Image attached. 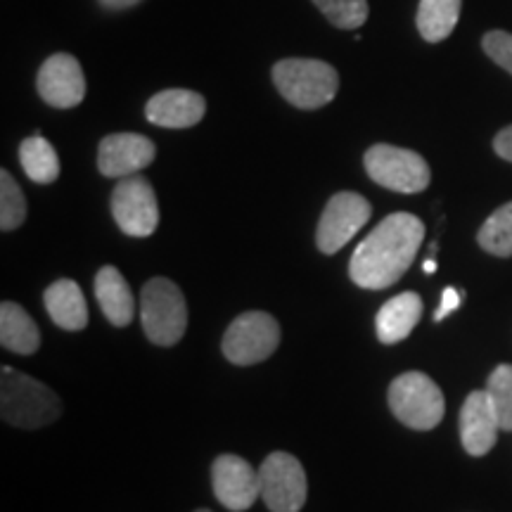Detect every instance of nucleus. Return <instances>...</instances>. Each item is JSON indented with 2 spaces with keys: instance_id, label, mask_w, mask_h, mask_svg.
I'll return each instance as SVG.
<instances>
[{
  "instance_id": "f257e3e1",
  "label": "nucleus",
  "mask_w": 512,
  "mask_h": 512,
  "mask_svg": "<svg viewBox=\"0 0 512 512\" xmlns=\"http://www.w3.org/2000/svg\"><path fill=\"white\" fill-rule=\"evenodd\" d=\"M422 240L425 223L418 216L406 211L389 214L351 256V280L363 290H384L399 283L403 273L411 268Z\"/></svg>"
},
{
  "instance_id": "f03ea898",
  "label": "nucleus",
  "mask_w": 512,
  "mask_h": 512,
  "mask_svg": "<svg viewBox=\"0 0 512 512\" xmlns=\"http://www.w3.org/2000/svg\"><path fill=\"white\" fill-rule=\"evenodd\" d=\"M0 415L8 425L38 430L60 418L62 401L43 382L5 366L0 377Z\"/></svg>"
},
{
  "instance_id": "7ed1b4c3",
  "label": "nucleus",
  "mask_w": 512,
  "mask_h": 512,
  "mask_svg": "<svg viewBox=\"0 0 512 512\" xmlns=\"http://www.w3.org/2000/svg\"><path fill=\"white\" fill-rule=\"evenodd\" d=\"M273 83L297 110H320L335 100L339 74L332 64L309 57H285L273 64Z\"/></svg>"
},
{
  "instance_id": "20e7f679",
  "label": "nucleus",
  "mask_w": 512,
  "mask_h": 512,
  "mask_svg": "<svg viewBox=\"0 0 512 512\" xmlns=\"http://www.w3.org/2000/svg\"><path fill=\"white\" fill-rule=\"evenodd\" d=\"M140 320L147 339L157 347H174L188 328L183 292L169 278H152L140 294Z\"/></svg>"
},
{
  "instance_id": "39448f33",
  "label": "nucleus",
  "mask_w": 512,
  "mask_h": 512,
  "mask_svg": "<svg viewBox=\"0 0 512 512\" xmlns=\"http://www.w3.org/2000/svg\"><path fill=\"white\" fill-rule=\"evenodd\" d=\"M389 408L411 430H434L444 418V394L425 373H403L389 387Z\"/></svg>"
},
{
  "instance_id": "423d86ee",
  "label": "nucleus",
  "mask_w": 512,
  "mask_h": 512,
  "mask_svg": "<svg viewBox=\"0 0 512 512\" xmlns=\"http://www.w3.org/2000/svg\"><path fill=\"white\" fill-rule=\"evenodd\" d=\"M368 176L382 188L403 192V195H415V192L427 190L432 181V171L418 152L406 150L396 145H373L363 157Z\"/></svg>"
},
{
  "instance_id": "0eeeda50",
  "label": "nucleus",
  "mask_w": 512,
  "mask_h": 512,
  "mask_svg": "<svg viewBox=\"0 0 512 512\" xmlns=\"http://www.w3.org/2000/svg\"><path fill=\"white\" fill-rule=\"evenodd\" d=\"M280 344V325L271 313L247 311L230 323L223 335V356L235 366L266 361Z\"/></svg>"
},
{
  "instance_id": "6e6552de",
  "label": "nucleus",
  "mask_w": 512,
  "mask_h": 512,
  "mask_svg": "<svg viewBox=\"0 0 512 512\" xmlns=\"http://www.w3.org/2000/svg\"><path fill=\"white\" fill-rule=\"evenodd\" d=\"M261 498L271 512H299L306 503L309 484L302 463L290 453L275 451L259 467Z\"/></svg>"
},
{
  "instance_id": "1a4fd4ad",
  "label": "nucleus",
  "mask_w": 512,
  "mask_h": 512,
  "mask_svg": "<svg viewBox=\"0 0 512 512\" xmlns=\"http://www.w3.org/2000/svg\"><path fill=\"white\" fill-rule=\"evenodd\" d=\"M112 216L117 226L131 238H150L159 223V204L145 176L119 178L112 190Z\"/></svg>"
},
{
  "instance_id": "9d476101",
  "label": "nucleus",
  "mask_w": 512,
  "mask_h": 512,
  "mask_svg": "<svg viewBox=\"0 0 512 512\" xmlns=\"http://www.w3.org/2000/svg\"><path fill=\"white\" fill-rule=\"evenodd\" d=\"M373 216V207L358 192H337L320 214L316 242L323 254H335L361 230Z\"/></svg>"
},
{
  "instance_id": "9b49d317",
  "label": "nucleus",
  "mask_w": 512,
  "mask_h": 512,
  "mask_svg": "<svg viewBox=\"0 0 512 512\" xmlns=\"http://www.w3.org/2000/svg\"><path fill=\"white\" fill-rule=\"evenodd\" d=\"M36 91L55 110H72L81 105V100L86 98V76L79 60L69 53L50 55L38 69Z\"/></svg>"
},
{
  "instance_id": "f8f14e48",
  "label": "nucleus",
  "mask_w": 512,
  "mask_h": 512,
  "mask_svg": "<svg viewBox=\"0 0 512 512\" xmlns=\"http://www.w3.org/2000/svg\"><path fill=\"white\" fill-rule=\"evenodd\" d=\"M211 484H214V494L219 498L223 508L242 512L249 510L261 496V482L259 472L247 463L245 458L233 456H219L211 465Z\"/></svg>"
},
{
  "instance_id": "ddd939ff",
  "label": "nucleus",
  "mask_w": 512,
  "mask_h": 512,
  "mask_svg": "<svg viewBox=\"0 0 512 512\" xmlns=\"http://www.w3.org/2000/svg\"><path fill=\"white\" fill-rule=\"evenodd\" d=\"M157 147L140 133H110L100 140L98 169L105 178H126L155 162Z\"/></svg>"
},
{
  "instance_id": "4468645a",
  "label": "nucleus",
  "mask_w": 512,
  "mask_h": 512,
  "mask_svg": "<svg viewBox=\"0 0 512 512\" xmlns=\"http://www.w3.org/2000/svg\"><path fill=\"white\" fill-rule=\"evenodd\" d=\"M501 422L491 406L489 394L472 392L460 408V441L470 456H486L496 446Z\"/></svg>"
},
{
  "instance_id": "2eb2a0df",
  "label": "nucleus",
  "mask_w": 512,
  "mask_h": 512,
  "mask_svg": "<svg viewBox=\"0 0 512 512\" xmlns=\"http://www.w3.org/2000/svg\"><path fill=\"white\" fill-rule=\"evenodd\" d=\"M207 112V102L200 93L185 88L159 91L147 100L145 117L150 124L162 128H190L197 126Z\"/></svg>"
},
{
  "instance_id": "dca6fc26",
  "label": "nucleus",
  "mask_w": 512,
  "mask_h": 512,
  "mask_svg": "<svg viewBox=\"0 0 512 512\" xmlns=\"http://www.w3.org/2000/svg\"><path fill=\"white\" fill-rule=\"evenodd\" d=\"M95 297L105 318L114 328H126L136 316V299L128 283L114 266H102L95 275Z\"/></svg>"
},
{
  "instance_id": "f3484780",
  "label": "nucleus",
  "mask_w": 512,
  "mask_h": 512,
  "mask_svg": "<svg viewBox=\"0 0 512 512\" xmlns=\"http://www.w3.org/2000/svg\"><path fill=\"white\" fill-rule=\"evenodd\" d=\"M420 316H422L420 294L415 292L396 294V297L389 299V302L380 309V313H377L375 318L377 339H380L382 344L403 342V339L411 335L415 325H418Z\"/></svg>"
},
{
  "instance_id": "a211bd4d",
  "label": "nucleus",
  "mask_w": 512,
  "mask_h": 512,
  "mask_svg": "<svg viewBox=\"0 0 512 512\" xmlns=\"http://www.w3.org/2000/svg\"><path fill=\"white\" fill-rule=\"evenodd\" d=\"M43 302H46L48 316L53 318V323L62 330H83L88 323V306L83 299L81 287L74 280L62 278L53 283L43 294Z\"/></svg>"
},
{
  "instance_id": "6ab92c4d",
  "label": "nucleus",
  "mask_w": 512,
  "mask_h": 512,
  "mask_svg": "<svg viewBox=\"0 0 512 512\" xmlns=\"http://www.w3.org/2000/svg\"><path fill=\"white\" fill-rule=\"evenodd\" d=\"M0 344L22 356L36 354L41 347V332L34 318L15 302H3L0 306Z\"/></svg>"
},
{
  "instance_id": "aec40b11",
  "label": "nucleus",
  "mask_w": 512,
  "mask_h": 512,
  "mask_svg": "<svg viewBox=\"0 0 512 512\" xmlns=\"http://www.w3.org/2000/svg\"><path fill=\"white\" fill-rule=\"evenodd\" d=\"M460 8H463V0H420L418 17H415L420 36L427 43L444 41L456 29Z\"/></svg>"
},
{
  "instance_id": "412c9836",
  "label": "nucleus",
  "mask_w": 512,
  "mask_h": 512,
  "mask_svg": "<svg viewBox=\"0 0 512 512\" xmlns=\"http://www.w3.org/2000/svg\"><path fill=\"white\" fill-rule=\"evenodd\" d=\"M19 162H22L24 174L38 185L55 183L60 176V157L55 147L43 136L24 138L19 145Z\"/></svg>"
},
{
  "instance_id": "4be33fe9",
  "label": "nucleus",
  "mask_w": 512,
  "mask_h": 512,
  "mask_svg": "<svg viewBox=\"0 0 512 512\" xmlns=\"http://www.w3.org/2000/svg\"><path fill=\"white\" fill-rule=\"evenodd\" d=\"M477 240L484 252L503 256V259L512 256V202L498 207L494 214L484 221V226L479 228Z\"/></svg>"
},
{
  "instance_id": "5701e85b",
  "label": "nucleus",
  "mask_w": 512,
  "mask_h": 512,
  "mask_svg": "<svg viewBox=\"0 0 512 512\" xmlns=\"http://www.w3.org/2000/svg\"><path fill=\"white\" fill-rule=\"evenodd\" d=\"M332 27L354 31L361 29L368 19V0H313Z\"/></svg>"
},
{
  "instance_id": "b1692460",
  "label": "nucleus",
  "mask_w": 512,
  "mask_h": 512,
  "mask_svg": "<svg viewBox=\"0 0 512 512\" xmlns=\"http://www.w3.org/2000/svg\"><path fill=\"white\" fill-rule=\"evenodd\" d=\"M27 219V200L10 171H0V228L5 233L19 228Z\"/></svg>"
},
{
  "instance_id": "393cba45",
  "label": "nucleus",
  "mask_w": 512,
  "mask_h": 512,
  "mask_svg": "<svg viewBox=\"0 0 512 512\" xmlns=\"http://www.w3.org/2000/svg\"><path fill=\"white\" fill-rule=\"evenodd\" d=\"M486 394H489L491 406L501 422V430L512 432V366L501 363L494 373H491L489 382H486Z\"/></svg>"
},
{
  "instance_id": "a878e982",
  "label": "nucleus",
  "mask_w": 512,
  "mask_h": 512,
  "mask_svg": "<svg viewBox=\"0 0 512 512\" xmlns=\"http://www.w3.org/2000/svg\"><path fill=\"white\" fill-rule=\"evenodd\" d=\"M482 48L498 67L512 74V34H508V31H489L482 38Z\"/></svg>"
},
{
  "instance_id": "bb28decb",
  "label": "nucleus",
  "mask_w": 512,
  "mask_h": 512,
  "mask_svg": "<svg viewBox=\"0 0 512 512\" xmlns=\"http://www.w3.org/2000/svg\"><path fill=\"white\" fill-rule=\"evenodd\" d=\"M460 302H463V297H460V292L456 290V287H446L444 294H441L439 309H437V313H434V320H437V323H439V320H444L446 316H451V313L460 306Z\"/></svg>"
},
{
  "instance_id": "cd10ccee",
  "label": "nucleus",
  "mask_w": 512,
  "mask_h": 512,
  "mask_svg": "<svg viewBox=\"0 0 512 512\" xmlns=\"http://www.w3.org/2000/svg\"><path fill=\"white\" fill-rule=\"evenodd\" d=\"M494 150H496L498 157L505 159V162H512V126L503 128V131L496 133Z\"/></svg>"
},
{
  "instance_id": "c85d7f7f",
  "label": "nucleus",
  "mask_w": 512,
  "mask_h": 512,
  "mask_svg": "<svg viewBox=\"0 0 512 512\" xmlns=\"http://www.w3.org/2000/svg\"><path fill=\"white\" fill-rule=\"evenodd\" d=\"M143 3V0H98V5L102 10H110V12H121V10H131L136 5Z\"/></svg>"
},
{
  "instance_id": "c756f323",
  "label": "nucleus",
  "mask_w": 512,
  "mask_h": 512,
  "mask_svg": "<svg viewBox=\"0 0 512 512\" xmlns=\"http://www.w3.org/2000/svg\"><path fill=\"white\" fill-rule=\"evenodd\" d=\"M422 271H425V273H434V271H437V261H434V259L425 261V266H422Z\"/></svg>"
},
{
  "instance_id": "7c9ffc66",
  "label": "nucleus",
  "mask_w": 512,
  "mask_h": 512,
  "mask_svg": "<svg viewBox=\"0 0 512 512\" xmlns=\"http://www.w3.org/2000/svg\"><path fill=\"white\" fill-rule=\"evenodd\" d=\"M195 512H211V510H207V508H200V510H195Z\"/></svg>"
}]
</instances>
